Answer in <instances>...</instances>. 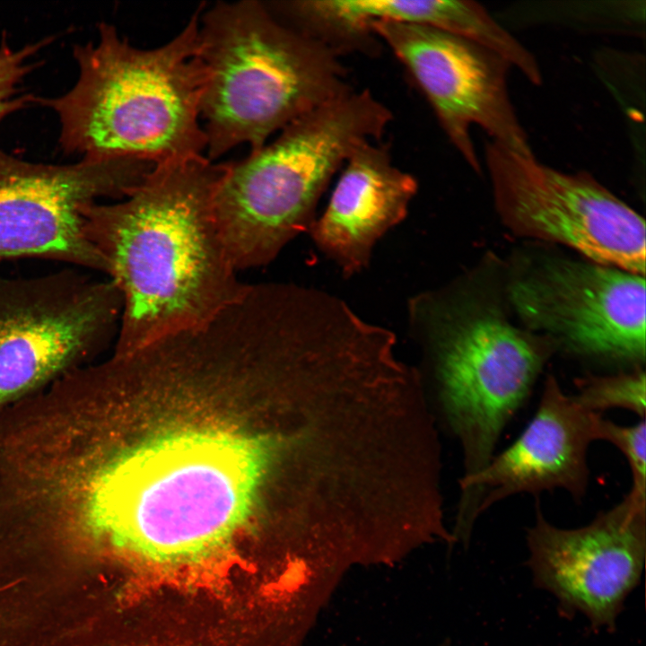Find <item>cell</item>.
<instances>
[{
  "label": "cell",
  "instance_id": "obj_1",
  "mask_svg": "<svg viewBox=\"0 0 646 646\" xmlns=\"http://www.w3.org/2000/svg\"><path fill=\"white\" fill-rule=\"evenodd\" d=\"M254 441L175 433L117 457L69 484L65 529L95 581L132 606L149 598L226 599L258 572L231 543L266 464Z\"/></svg>",
  "mask_w": 646,
  "mask_h": 646
},
{
  "label": "cell",
  "instance_id": "obj_2",
  "mask_svg": "<svg viewBox=\"0 0 646 646\" xmlns=\"http://www.w3.org/2000/svg\"><path fill=\"white\" fill-rule=\"evenodd\" d=\"M225 170L203 154L158 163L123 201L83 207L86 238L122 299L116 355L205 324L249 288L214 214Z\"/></svg>",
  "mask_w": 646,
  "mask_h": 646
},
{
  "label": "cell",
  "instance_id": "obj_3",
  "mask_svg": "<svg viewBox=\"0 0 646 646\" xmlns=\"http://www.w3.org/2000/svg\"><path fill=\"white\" fill-rule=\"evenodd\" d=\"M204 4L160 47L136 48L115 26L101 22L97 42L74 48L79 66L74 86L35 101L57 114L64 151L153 164L202 154L206 138L200 117L198 30Z\"/></svg>",
  "mask_w": 646,
  "mask_h": 646
},
{
  "label": "cell",
  "instance_id": "obj_4",
  "mask_svg": "<svg viewBox=\"0 0 646 646\" xmlns=\"http://www.w3.org/2000/svg\"><path fill=\"white\" fill-rule=\"evenodd\" d=\"M200 106L207 158L250 152L352 89L337 51L281 22L265 2H217L199 19Z\"/></svg>",
  "mask_w": 646,
  "mask_h": 646
},
{
  "label": "cell",
  "instance_id": "obj_5",
  "mask_svg": "<svg viewBox=\"0 0 646 646\" xmlns=\"http://www.w3.org/2000/svg\"><path fill=\"white\" fill-rule=\"evenodd\" d=\"M391 119L368 90L351 91L291 122L271 144L226 162L214 214L235 269L270 264L308 232L333 175L356 148L378 141Z\"/></svg>",
  "mask_w": 646,
  "mask_h": 646
},
{
  "label": "cell",
  "instance_id": "obj_6",
  "mask_svg": "<svg viewBox=\"0 0 646 646\" xmlns=\"http://www.w3.org/2000/svg\"><path fill=\"white\" fill-rule=\"evenodd\" d=\"M408 337L432 366L462 446L460 483L495 454L502 432L528 397L548 349L502 318L476 312L441 290L406 302Z\"/></svg>",
  "mask_w": 646,
  "mask_h": 646
},
{
  "label": "cell",
  "instance_id": "obj_7",
  "mask_svg": "<svg viewBox=\"0 0 646 646\" xmlns=\"http://www.w3.org/2000/svg\"><path fill=\"white\" fill-rule=\"evenodd\" d=\"M484 161L496 210L517 235L564 244L591 262L643 275L645 223L587 173H564L493 140Z\"/></svg>",
  "mask_w": 646,
  "mask_h": 646
},
{
  "label": "cell",
  "instance_id": "obj_8",
  "mask_svg": "<svg viewBox=\"0 0 646 646\" xmlns=\"http://www.w3.org/2000/svg\"><path fill=\"white\" fill-rule=\"evenodd\" d=\"M121 311L109 279L74 269L0 275V406L103 348L117 336Z\"/></svg>",
  "mask_w": 646,
  "mask_h": 646
},
{
  "label": "cell",
  "instance_id": "obj_9",
  "mask_svg": "<svg viewBox=\"0 0 646 646\" xmlns=\"http://www.w3.org/2000/svg\"><path fill=\"white\" fill-rule=\"evenodd\" d=\"M153 166L135 158L39 164L0 152V261L49 258L108 274L86 238L82 209L100 197H127Z\"/></svg>",
  "mask_w": 646,
  "mask_h": 646
},
{
  "label": "cell",
  "instance_id": "obj_10",
  "mask_svg": "<svg viewBox=\"0 0 646 646\" xmlns=\"http://www.w3.org/2000/svg\"><path fill=\"white\" fill-rule=\"evenodd\" d=\"M526 541L535 586L552 594L565 615L580 613L592 627L612 630L642 573L646 500L629 492L573 528L551 523L537 500Z\"/></svg>",
  "mask_w": 646,
  "mask_h": 646
},
{
  "label": "cell",
  "instance_id": "obj_11",
  "mask_svg": "<svg viewBox=\"0 0 646 646\" xmlns=\"http://www.w3.org/2000/svg\"><path fill=\"white\" fill-rule=\"evenodd\" d=\"M371 31L382 39L418 83L450 142L467 164L481 171L470 128L491 140L531 152L507 89L510 65L495 53L441 29L377 22Z\"/></svg>",
  "mask_w": 646,
  "mask_h": 646
},
{
  "label": "cell",
  "instance_id": "obj_12",
  "mask_svg": "<svg viewBox=\"0 0 646 646\" xmlns=\"http://www.w3.org/2000/svg\"><path fill=\"white\" fill-rule=\"evenodd\" d=\"M511 302L531 328L574 352L645 359V280L616 267L552 261L518 278Z\"/></svg>",
  "mask_w": 646,
  "mask_h": 646
},
{
  "label": "cell",
  "instance_id": "obj_13",
  "mask_svg": "<svg viewBox=\"0 0 646 646\" xmlns=\"http://www.w3.org/2000/svg\"><path fill=\"white\" fill-rule=\"evenodd\" d=\"M601 415L581 407L554 376H548L537 411L519 436L474 477L460 483L452 532L456 541L467 545L476 519L512 495L537 497L562 489L581 502L589 481L588 451L598 441Z\"/></svg>",
  "mask_w": 646,
  "mask_h": 646
},
{
  "label": "cell",
  "instance_id": "obj_14",
  "mask_svg": "<svg viewBox=\"0 0 646 646\" xmlns=\"http://www.w3.org/2000/svg\"><path fill=\"white\" fill-rule=\"evenodd\" d=\"M345 164L325 210L308 232L316 248L351 277L369 266L377 242L406 219L418 184L374 142L356 148Z\"/></svg>",
  "mask_w": 646,
  "mask_h": 646
},
{
  "label": "cell",
  "instance_id": "obj_15",
  "mask_svg": "<svg viewBox=\"0 0 646 646\" xmlns=\"http://www.w3.org/2000/svg\"><path fill=\"white\" fill-rule=\"evenodd\" d=\"M583 409L602 414L608 409H625L645 419L646 379L641 368L610 376H589L578 381L572 395Z\"/></svg>",
  "mask_w": 646,
  "mask_h": 646
},
{
  "label": "cell",
  "instance_id": "obj_16",
  "mask_svg": "<svg viewBox=\"0 0 646 646\" xmlns=\"http://www.w3.org/2000/svg\"><path fill=\"white\" fill-rule=\"evenodd\" d=\"M598 441L615 446L624 456L632 475L629 491L646 500V423L641 419L633 425H621L600 416L598 423Z\"/></svg>",
  "mask_w": 646,
  "mask_h": 646
},
{
  "label": "cell",
  "instance_id": "obj_17",
  "mask_svg": "<svg viewBox=\"0 0 646 646\" xmlns=\"http://www.w3.org/2000/svg\"><path fill=\"white\" fill-rule=\"evenodd\" d=\"M48 39L24 46L18 50L12 49L3 41L0 47V121L8 114L35 102L36 97L19 93L20 83L34 67L31 61Z\"/></svg>",
  "mask_w": 646,
  "mask_h": 646
},
{
  "label": "cell",
  "instance_id": "obj_18",
  "mask_svg": "<svg viewBox=\"0 0 646 646\" xmlns=\"http://www.w3.org/2000/svg\"><path fill=\"white\" fill-rule=\"evenodd\" d=\"M439 646H450V645L444 642V643H442V644H441V645H439Z\"/></svg>",
  "mask_w": 646,
  "mask_h": 646
}]
</instances>
